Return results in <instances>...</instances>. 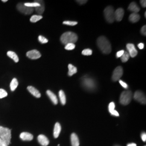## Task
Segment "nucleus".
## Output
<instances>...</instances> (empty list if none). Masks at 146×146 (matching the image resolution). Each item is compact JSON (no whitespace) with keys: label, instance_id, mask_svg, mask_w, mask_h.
Returning <instances> with one entry per match:
<instances>
[{"label":"nucleus","instance_id":"obj_14","mask_svg":"<svg viewBox=\"0 0 146 146\" xmlns=\"http://www.w3.org/2000/svg\"><path fill=\"white\" fill-rule=\"evenodd\" d=\"M35 2L40 4V6L35 8V11L37 14H39V15H41L44 13V11L45 9L44 3L43 1H35Z\"/></svg>","mask_w":146,"mask_h":146},{"label":"nucleus","instance_id":"obj_27","mask_svg":"<svg viewBox=\"0 0 146 146\" xmlns=\"http://www.w3.org/2000/svg\"><path fill=\"white\" fill-rule=\"evenodd\" d=\"M42 18H43L42 16L39 15H34L31 16V18L30 19V21L33 23H35L37 21L41 20Z\"/></svg>","mask_w":146,"mask_h":146},{"label":"nucleus","instance_id":"obj_11","mask_svg":"<svg viewBox=\"0 0 146 146\" xmlns=\"http://www.w3.org/2000/svg\"><path fill=\"white\" fill-rule=\"evenodd\" d=\"M128 53L131 58H134L137 54V50L136 49L135 46L132 43H128L126 46Z\"/></svg>","mask_w":146,"mask_h":146},{"label":"nucleus","instance_id":"obj_47","mask_svg":"<svg viewBox=\"0 0 146 146\" xmlns=\"http://www.w3.org/2000/svg\"></svg>","mask_w":146,"mask_h":146},{"label":"nucleus","instance_id":"obj_36","mask_svg":"<svg viewBox=\"0 0 146 146\" xmlns=\"http://www.w3.org/2000/svg\"><path fill=\"white\" fill-rule=\"evenodd\" d=\"M119 83L124 88H128V84H125V82H124L122 80H119Z\"/></svg>","mask_w":146,"mask_h":146},{"label":"nucleus","instance_id":"obj_1","mask_svg":"<svg viewBox=\"0 0 146 146\" xmlns=\"http://www.w3.org/2000/svg\"><path fill=\"white\" fill-rule=\"evenodd\" d=\"M97 44L100 50L104 54H108L111 52V44L105 36H100L97 40Z\"/></svg>","mask_w":146,"mask_h":146},{"label":"nucleus","instance_id":"obj_25","mask_svg":"<svg viewBox=\"0 0 146 146\" xmlns=\"http://www.w3.org/2000/svg\"><path fill=\"white\" fill-rule=\"evenodd\" d=\"M19 85V82L17 80L16 78H14L11 81V84H10V88H11V91L13 92L15 90L16 88Z\"/></svg>","mask_w":146,"mask_h":146},{"label":"nucleus","instance_id":"obj_15","mask_svg":"<svg viewBox=\"0 0 146 146\" xmlns=\"http://www.w3.org/2000/svg\"><path fill=\"white\" fill-rule=\"evenodd\" d=\"M28 90L30 92L31 94H32L34 96H35L36 98H40L41 96V95L40 94V93L39 92V91L35 88V87H33V86H28L27 87Z\"/></svg>","mask_w":146,"mask_h":146},{"label":"nucleus","instance_id":"obj_41","mask_svg":"<svg viewBox=\"0 0 146 146\" xmlns=\"http://www.w3.org/2000/svg\"><path fill=\"white\" fill-rule=\"evenodd\" d=\"M141 5L143 8H146V0H141L140 1Z\"/></svg>","mask_w":146,"mask_h":146},{"label":"nucleus","instance_id":"obj_38","mask_svg":"<svg viewBox=\"0 0 146 146\" xmlns=\"http://www.w3.org/2000/svg\"><path fill=\"white\" fill-rule=\"evenodd\" d=\"M110 113L112 115H114V116H119V113L116 110H113L110 111Z\"/></svg>","mask_w":146,"mask_h":146},{"label":"nucleus","instance_id":"obj_32","mask_svg":"<svg viewBox=\"0 0 146 146\" xmlns=\"http://www.w3.org/2000/svg\"><path fill=\"white\" fill-rule=\"evenodd\" d=\"M8 93L3 89H0V99H3L7 96Z\"/></svg>","mask_w":146,"mask_h":146},{"label":"nucleus","instance_id":"obj_9","mask_svg":"<svg viewBox=\"0 0 146 146\" xmlns=\"http://www.w3.org/2000/svg\"><path fill=\"white\" fill-rule=\"evenodd\" d=\"M134 98L141 104H146V96L141 91H136L134 95Z\"/></svg>","mask_w":146,"mask_h":146},{"label":"nucleus","instance_id":"obj_3","mask_svg":"<svg viewBox=\"0 0 146 146\" xmlns=\"http://www.w3.org/2000/svg\"><path fill=\"white\" fill-rule=\"evenodd\" d=\"M0 138L5 142V143L9 146L11 143V129L0 126Z\"/></svg>","mask_w":146,"mask_h":146},{"label":"nucleus","instance_id":"obj_37","mask_svg":"<svg viewBox=\"0 0 146 146\" xmlns=\"http://www.w3.org/2000/svg\"><path fill=\"white\" fill-rule=\"evenodd\" d=\"M141 34L144 35L146 36V26H144L142 27L141 29Z\"/></svg>","mask_w":146,"mask_h":146},{"label":"nucleus","instance_id":"obj_26","mask_svg":"<svg viewBox=\"0 0 146 146\" xmlns=\"http://www.w3.org/2000/svg\"><path fill=\"white\" fill-rule=\"evenodd\" d=\"M129 58H130V55H129V53L128 52L125 51L121 57V61L122 62L125 63L128 61V60L129 59Z\"/></svg>","mask_w":146,"mask_h":146},{"label":"nucleus","instance_id":"obj_13","mask_svg":"<svg viewBox=\"0 0 146 146\" xmlns=\"http://www.w3.org/2000/svg\"><path fill=\"white\" fill-rule=\"evenodd\" d=\"M37 140L38 142L42 145V146H47L49 143V141L47 137L44 135L41 134L38 136Z\"/></svg>","mask_w":146,"mask_h":146},{"label":"nucleus","instance_id":"obj_17","mask_svg":"<svg viewBox=\"0 0 146 146\" xmlns=\"http://www.w3.org/2000/svg\"><path fill=\"white\" fill-rule=\"evenodd\" d=\"M47 95L48 96V97L50 98V100L52 101V103L54 104H58V100L56 95L53 93L52 91L49 90H47Z\"/></svg>","mask_w":146,"mask_h":146},{"label":"nucleus","instance_id":"obj_7","mask_svg":"<svg viewBox=\"0 0 146 146\" xmlns=\"http://www.w3.org/2000/svg\"><path fill=\"white\" fill-rule=\"evenodd\" d=\"M17 9L20 12L25 14L29 15L33 13L34 9L32 8H29L24 5V4L20 3L17 5Z\"/></svg>","mask_w":146,"mask_h":146},{"label":"nucleus","instance_id":"obj_21","mask_svg":"<svg viewBox=\"0 0 146 146\" xmlns=\"http://www.w3.org/2000/svg\"><path fill=\"white\" fill-rule=\"evenodd\" d=\"M140 19V15L138 14L137 13H133L132 14H131L129 17V21L131 22L132 23H136L139 21Z\"/></svg>","mask_w":146,"mask_h":146},{"label":"nucleus","instance_id":"obj_24","mask_svg":"<svg viewBox=\"0 0 146 146\" xmlns=\"http://www.w3.org/2000/svg\"><path fill=\"white\" fill-rule=\"evenodd\" d=\"M59 98H60V100L61 101V103L62 105H64L66 104V97L65 94L64 93V92L62 90H60L59 93Z\"/></svg>","mask_w":146,"mask_h":146},{"label":"nucleus","instance_id":"obj_33","mask_svg":"<svg viewBox=\"0 0 146 146\" xmlns=\"http://www.w3.org/2000/svg\"><path fill=\"white\" fill-rule=\"evenodd\" d=\"M38 39L39 42L41 43L42 44L47 43V42H48V40H47L45 37L43 36H41V35H40L38 36Z\"/></svg>","mask_w":146,"mask_h":146},{"label":"nucleus","instance_id":"obj_42","mask_svg":"<svg viewBox=\"0 0 146 146\" xmlns=\"http://www.w3.org/2000/svg\"><path fill=\"white\" fill-rule=\"evenodd\" d=\"M0 146H8L0 138Z\"/></svg>","mask_w":146,"mask_h":146},{"label":"nucleus","instance_id":"obj_12","mask_svg":"<svg viewBox=\"0 0 146 146\" xmlns=\"http://www.w3.org/2000/svg\"><path fill=\"white\" fill-rule=\"evenodd\" d=\"M124 14H125V11L122 8H120L116 9V11H115L114 12L115 20L118 22L121 21L123 17Z\"/></svg>","mask_w":146,"mask_h":146},{"label":"nucleus","instance_id":"obj_31","mask_svg":"<svg viewBox=\"0 0 146 146\" xmlns=\"http://www.w3.org/2000/svg\"><path fill=\"white\" fill-rule=\"evenodd\" d=\"M75 44L74 43H69L66 45V46L64 47L65 49L67 50H73L74 49H75Z\"/></svg>","mask_w":146,"mask_h":146},{"label":"nucleus","instance_id":"obj_2","mask_svg":"<svg viewBox=\"0 0 146 146\" xmlns=\"http://www.w3.org/2000/svg\"><path fill=\"white\" fill-rule=\"evenodd\" d=\"M78 40V35L72 31H67L61 35L60 40L61 43L63 44H67L69 43H74L77 42Z\"/></svg>","mask_w":146,"mask_h":146},{"label":"nucleus","instance_id":"obj_19","mask_svg":"<svg viewBox=\"0 0 146 146\" xmlns=\"http://www.w3.org/2000/svg\"><path fill=\"white\" fill-rule=\"evenodd\" d=\"M128 9L134 13H137L140 10L139 6L137 5V4L135 2H131L129 5L128 8Z\"/></svg>","mask_w":146,"mask_h":146},{"label":"nucleus","instance_id":"obj_40","mask_svg":"<svg viewBox=\"0 0 146 146\" xmlns=\"http://www.w3.org/2000/svg\"><path fill=\"white\" fill-rule=\"evenodd\" d=\"M141 139L143 142H146V134L145 133H143L141 135Z\"/></svg>","mask_w":146,"mask_h":146},{"label":"nucleus","instance_id":"obj_22","mask_svg":"<svg viewBox=\"0 0 146 146\" xmlns=\"http://www.w3.org/2000/svg\"><path fill=\"white\" fill-rule=\"evenodd\" d=\"M68 75L69 76H72L74 74L77 73V68L76 67L74 66L72 64H69L68 65Z\"/></svg>","mask_w":146,"mask_h":146},{"label":"nucleus","instance_id":"obj_35","mask_svg":"<svg viewBox=\"0 0 146 146\" xmlns=\"http://www.w3.org/2000/svg\"><path fill=\"white\" fill-rule=\"evenodd\" d=\"M124 52H125V51H124L123 50H121L119 51L118 52H117V53H116V58H121V57L122 56V55L123 54Z\"/></svg>","mask_w":146,"mask_h":146},{"label":"nucleus","instance_id":"obj_39","mask_svg":"<svg viewBox=\"0 0 146 146\" xmlns=\"http://www.w3.org/2000/svg\"><path fill=\"white\" fill-rule=\"evenodd\" d=\"M76 1L80 5H84V4H85L87 2V0H78V1Z\"/></svg>","mask_w":146,"mask_h":146},{"label":"nucleus","instance_id":"obj_20","mask_svg":"<svg viewBox=\"0 0 146 146\" xmlns=\"http://www.w3.org/2000/svg\"><path fill=\"white\" fill-rule=\"evenodd\" d=\"M71 143L72 146H80L78 136L75 133H72L71 135Z\"/></svg>","mask_w":146,"mask_h":146},{"label":"nucleus","instance_id":"obj_34","mask_svg":"<svg viewBox=\"0 0 146 146\" xmlns=\"http://www.w3.org/2000/svg\"><path fill=\"white\" fill-rule=\"evenodd\" d=\"M115 104L114 102H111L109 104V106H108V110H109V111H111L113 110H115Z\"/></svg>","mask_w":146,"mask_h":146},{"label":"nucleus","instance_id":"obj_4","mask_svg":"<svg viewBox=\"0 0 146 146\" xmlns=\"http://www.w3.org/2000/svg\"><path fill=\"white\" fill-rule=\"evenodd\" d=\"M114 8L111 6L107 7L104 10V17L108 23H112L115 21Z\"/></svg>","mask_w":146,"mask_h":146},{"label":"nucleus","instance_id":"obj_30","mask_svg":"<svg viewBox=\"0 0 146 146\" xmlns=\"http://www.w3.org/2000/svg\"><path fill=\"white\" fill-rule=\"evenodd\" d=\"M63 24L67 26H74L78 24L77 22L75 21H66L63 22Z\"/></svg>","mask_w":146,"mask_h":146},{"label":"nucleus","instance_id":"obj_6","mask_svg":"<svg viewBox=\"0 0 146 146\" xmlns=\"http://www.w3.org/2000/svg\"><path fill=\"white\" fill-rule=\"evenodd\" d=\"M132 98V93L130 90L123 92L120 96V102L123 105H127L131 102Z\"/></svg>","mask_w":146,"mask_h":146},{"label":"nucleus","instance_id":"obj_46","mask_svg":"<svg viewBox=\"0 0 146 146\" xmlns=\"http://www.w3.org/2000/svg\"><path fill=\"white\" fill-rule=\"evenodd\" d=\"M145 17H146V11L145 12Z\"/></svg>","mask_w":146,"mask_h":146},{"label":"nucleus","instance_id":"obj_16","mask_svg":"<svg viewBox=\"0 0 146 146\" xmlns=\"http://www.w3.org/2000/svg\"><path fill=\"white\" fill-rule=\"evenodd\" d=\"M21 140L23 141H31L33 139V135L28 132H23L20 136Z\"/></svg>","mask_w":146,"mask_h":146},{"label":"nucleus","instance_id":"obj_18","mask_svg":"<svg viewBox=\"0 0 146 146\" xmlns=\"http://www.w3.org/2000/svg\"><path fill=\"white\" fill-rule=\"evenodd\" d=\"M61 131V126L59 123H56L55 126H54V137L55 138H58V136L60 135V133Z\"/></svg>","mask_w":146,"mask_h":146},{"label":"nucleus","instance_id":"obj_23","mask_svg":"<svg viewBox=\"0 0 146 146\" xmlns=\"http://www.w3.org/2000/svg\"><path fill=\"white\" fill-rule=\"evenodd\" d=\"M7 56L11 58V59H13L15 62L17 63L19 61V58L18 56L17 55L15 52L13 51H8L7 52Z\"/></svg>","mask_w":146,"mask_h":146},{"label":"nucleus","instance_id":"obj_45","mask_svg":"<svg viewBox=\"0 0 146 146\" xmlns=\"http://www.w3.org/2000/svg\"><path fill=\"white\" fill-rule=\"evenodd\" d=\"M2 2H7L8 1H7V0H2Z\"/></svg>","mask_w":146,"mask_h":146},{"label":"nucleus","instance_id":"obj_43","mask_svg":"<svg viewBox=\"0 0 146 146\" xmlns=\"http://www.w3.org/2000/svg\"><path fill=\"white\" fill-rule=\"evenodd\" d=\"M144 44L142 43H140L139 44H138L137 45V47L140 49H143L144 48Z\"/></svg>","mask_w":146,"mask_h":146},{"label":"nucleus","instance_id":"obj_28","mask_svg":"<svg viewBox=\"0 0 146 146\" xmlns=\"http://www.w3.org/2000/svg\"><path fill=\"white\" fill-rule=\"evenodd\" d=\"M24 5L26 6V7H28L33 8L34 7L36 8L37 7L40 6V4L37 3V2H31H31H27V3H24Z\"/></svg>","mask_w":146,"mask_h":146},{"label":"nucleus","instance_id":"obj_8","mask_svg":"<svg viewBox=\"0 0 146 146\" xmlns=\"http://www.w3.org/2000/svg\"><path fill=\"white\" fill-rule=\"evenodd\" d=\"M123 74V68L121 66L117 67L115 68L113 73L112 75V80L114 82H116L120 80Z\"/></svg>","mask_w":146,"mask_h":146},{"label":"nucleus","instance_id":"obj_44","mask_svg":"<svg viewBox=\"0 0 146 146\" xmlns=\"http://www.w3.org/2000/svg\"><path fill=\"white\" fill-rule=\"evenodd\" d=\"M127 146H136V145L135 143H129V144L127 145Z\"/></svg>","mask_w":146,"mask_h":146},{"label":"nucleus","instance_id":"obj_5","mask_svg":"<svg viewBox=\"0 0 146 146\" xmlns=\"http://www.w3.org/2000/svg\"><path fill=\"white\" fill-rule=\"evenodd\" d=\"M82 85L88 90H93L96 88V82L93 79L88 77H84L82 80Z\"/></svg>","mask_w":146,"mask_h":146},{"label":"nucleus","instance_id":"obj_29","mask_svg":"<svg viewBox=\"0 0 146 146\" xmlns=\"http://www.w3.org/2000/svg\"><path fill=\"white\" fill-rule=\"evenodd\" d=\"M92 53H93L92 50H91L90 49H84V50L82 52V54L83 55H85V56H90V55H92Z\"/></svg>","mask_w":146,"mask_h":146},{"label":"nucleus","instance_id":"obj_10","mask_svg":"<svg viewBox=\"0 0 146 146\" xmlns=\"http://www.w3.org/2000/svg\"><path fill=\"white\" fill-rule=\"evenodd\" d=\"M27 56L31 60H36L41 57V54L36 49L31 50L27 52Z\"/></svg>","mask_w":146,"mask_h":146}]
</instances>
